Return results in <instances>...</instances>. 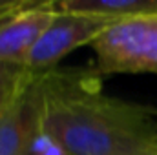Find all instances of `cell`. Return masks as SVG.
<instances>
[{"instance_id":"obj_5","label":"cell","mask_w":157,"mask_h":155,"mask_svg":"<svg viewBox=\"0 0 157 155\" xmlns=\"http://www.w3.org/2000/svg\"><path fill=\"white\" fill-rule=\"evenodd\" d=\"M57 17L55 0L33 2L0 22V60L24 64L28 53L35 47Z\"/></svg>"},{"instance_id":"obj_3","label":"cell","mask_w":157,"mask_h":155,"mask_svg":"<svg viewBox=\"0 0 157 155\" xmlns=\"http://www.w3.org/2000/svg\"><path fill=\"white\" fill-rule=\"evenodd\" d=\"M108 26L112 24L106 20L57 11L46 33L28 53L24 66L33 71H48L73 49L91 44Z\"/></svg>"},{"instance_id":"obj_2","label":"cell","mask_w":157,"mask_h":155,"mask_svg":"<svg viewBox=\"0 0 157 155\" xmlns=\"http://www.w3.org/2000/svg\"><path fill=\"white\" fill-rule=\"evenodd\" d=\"M90 46L99 73H157V15L115 22Z\"/></svg>"},{"instance_id":"obj_4","label":"cell","mask_w":157,"mask_h":155,"mask_svg":"<svg viewBox=\"0 0 157 155\" xmlns=\"http://www.w3.org/2000/svg\"><path fill=\"white\" fill-rule=\"evenodd\" d=\"M42 71H37L0 115V155H28L40 133Z\"/></svg>"},{"instance_id":"obj_7","label":"cell","mask_w":157,"mask_h":155,"mask_svg":"<svg viewBox=\"0 0 157 155\" xmlns=\"http://www.w3.org/2000/svg\"><path fill=\"white\" fill-rule=\"evenodd\" d=\"M35 71L26 68L24 64L18 62H7V60H0V89L20 84L22 80L31 77Z\"/></svg>"},{"instance_id":"obj_1","label":"cell","mask_w":157,"mask_h":155,"mask_svg":"<svg viewBox=\"0 0 157 155\" xmlns=\"http://www.w3.org/2000/svg\"><path fill=\"white\" fill-rule=\"evenodd\" d=\"M40 131L66 155H157L155 112L104 95L82 71H42Z\"/></svg>"},{"instance_id":"obj_10","label":"cell","mask_w":157,"mask_h":155,"mask_svg":"<svg viewBox=\"0 0 157 155\" xmlns=\"http://www.w3.org/2000/svg\"><path fill=\"white\" fill-rule=\"evenodd\" d=\"M28 155H33V152H31V150H29V153H28Z\"/></svg>"},{"instance_id":"obj_6","label":"cell","mask_w":157,"mask_h":155,"mask_svg":"<svg viewBox=\"0 0 157 155\" xmlns=\"http://www.w3.org/2000/svg\"><path fill=\"white\" fill-rule=\"evenodd\" d=\"M55 9L115 24L132 17L157 15V0H55Z\"/></svg>"},{"instance_id":"obj_9","label":"cell","mask_w":157,"mask_h":155,"mask_svg":"<svg viewBox=\"0 0 157 155\" xmlns=\"http://www.w3.org/2000/svg\"><path fill=\"white\" fill-rule=\"evenodd\" d=\"M29 4H33V0H0V22L15 15L17 11L28 7Z\"/></svg>"},{"instance_id":"obj_8","label":"cell","mask_w":157,"mask_h":155,"mask_svg":"<svg viewBox=\"0 0 157 155\" xmlns=\"http://www.w3.org/2000/svg\"><path fill=\"white\" fill-rule=\"evenodd\" d=\"M35 73H37V71H35ZM35 73H33V75H35ZM33 75H31V77H28L26 80H22L20 84H15V86H9V88L0 89V115H2V112H4V110L13 102V100H15V97L24 89V86L33 78Z\"/></svg>"}]
</instances>
